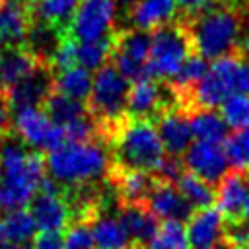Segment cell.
I'll list each match as a JSON object with an SVG mask.
<instances>
[{"instance_id":"8fae6325","label":"cell","mask_w":249,"mask_h":249,"mask_svg":"<svg viewBox=\"0 0 249 249\" xmlns=\"http://www.w3.org/2000/svg\"><path fill=\"white\" fill-rule=\"evenodd\" d=\"M54 70L49 62H39L31 74L19 80L16 86L4 89L12 111L25 107H41L45 99L54 91Z\"/></svg>"},{"instance_id":"f1b7e54d","label":"cell","mask_w":249,"mask_h":249,"mask_svg":"<svg viewBox=\"0 0 249 249\" xmlns=\"http://www.w3.org/2000/svg\"><path fill=\"white\" fill-rule=\"evenodd\" d=\"M41 109L60 126H68L70 123L78 121L80 117H84L88 113V107L82 103V101H76V99H70L62 93H56L53 91L45 103L41 105Z\"/></svg>"},{"instance_id":"d6a6232c","label":"cell","mask_w":249,"mask_h":249,"mask_svg":"<svg viewBox=\"0 0 249 249\" xmlns=\"http://www.w3.org/2000/svg\"><path fill=\"white\" fill-rule=\"evenodd\" d=\"M220 117L224 119L226 126H231L235 130L249 128V93L230 95L220 105Z\"/></svg>"},{"instance_id":"ac0fdd59","label":"cell","mask_w":249,"mask_h":249,"mask_svg":"<svg viewBox=\"0 0 249 249\" xmlns=\"http://www.w3.org/2000/svg\"><path fill=\"white\" fill-rule=\"evenodd\" d=\"M249 200V171H230L222 177L216 189L218 212L226 220L243 218L245 204Z\"/></svg>"},{"instance_id":"b9f144b4","label":"cell","mask_w":249,"mask_h":249,"mask_svg":"<svg viewBox=\"0 0 249 249\" xmlns=\"http://www.w3.org/2000/svg\"><path fill=\"white\" fill-rule=\"evenodd\" d=\"M212 249H216V247H212Z\"/></svg>"},{"instance_id":"ab89813d","label":"cell","mask_w":249,"mask_h":249,"mask_svg":"<svg viewBox=\"0 0 249 249\" xmlns=\"http://www.w3.org/2000/svg\"><path fill=\"white\" fill-rule=\"evenodd\" d=\"M243 220H245V222H249V200H247L245 210H243Z\"/></svg>"},{"instance_id":"4fadbf2b","label":"cell","mask_w":249,"mask_h":249,"mask_svg":"<svg viewBox=\"0 0 249 249\" xmlns=\"http://www.w3.org/2000/svg\"><path fill=\"white\" fill-rule=\"evenodd\" d=\"M29 214L39 231L62 233L72 224V210L64 191L58 193H37L29 204Z\"/></svg>"},{"instance_id":"30bf717a","label":"cell","mask_w":249,"mask_h":249,"mask_svg":"<svg viewBox=\"0 0 249 249\" xmlns=\"http://www.w3.org/2000/svg\"><path fill=\"white\" fill-rule=\"evenodd\" d=\"M117 16L115 0H80L64 35L76 43H97L113 35Z\"/></svg>"},{"instance_id":"ba28073f","label":"cell","mask_w":249,"mask_h":249,"mask_svg":"<svg viewBox=\"0 0 249 249\" xmlns=\"http://www.w3.org/2000/svg\"><path fill=\"white\" fill-rule=\"evenodd\" d=\"M12 134L27 148L47 154L68 142L64 126L56 124L41 107H25L14 111Z\"/></svg>"},{"instance_id":"3957f363","label":"cell","mask_w":249,"mask_h":249,"mask_svg":"<svg viewBox=\"0 0 249 249\" xmlns=\"http://www.w3.org/2000/svg\"><path fill=\"white\" fill-rule=\"evenodd\" d=\"M111 154L103 140L66 142L45 158L47 173L62 189L95 185L107 179L111 169Z\"/></svg>"},{"instance_id":"1f68e13d","label":"cell","mask_w":249,"mask_h":249,"mask_svg":"<svg viewBox=\"0 0 249 249\" xmlns=\"http://www.w3.org/2000/svg\"><path fill=\"white\" fill-rule=\"evenodd\" d=\"M224 152L233 171H249V128L231 132L224 142Z\"/></svg>"},{"instance_id":"4316f807","label":"cell","mask_w":249,"mask_h":249,"mask_svg":"<svg viewBox=\"0 0 249 249\" xmlns=\"http://www.w3.org/2000/svg\"><path fill=\"white\" fill-rule=\"evenodd\" d=\"M189 121H191L193 136L198 142L222 144V140L228 138V126L220 117V113H216L214 109H196L189 113Z\"/></svg>"},{"instance_id":"9a60e30c","label":"cell","mask_w":249,"mask_h":249,"mask_svg":"<svg viewBox=\"0 0 249 249\" xmlns=\"http://www.w3.org/2000/svg\"><path fill=\"white\" fill-rule=\"evenodd\" d=\"M144 204L156 218H160L163 222H167V220L183 222V220H189L191 214L195 212L175 183L160 181V179L154 181Z\"/></svg>"},{"instance_id":"8992f818","label":"cell","mask_w":249,"mask_h":249,"mask_svg":"<svg viewBox=\"0 0 249 249\" xmlns=\"http://www.w3.org/2000/svg\"><path fill=\"white\" fill-rule=\"evenodd\" d=\"M130 82L113 66L105 64L93 76L91 93L88 99V113L99 128V138L105 142L113 128L126 119V97Z\"/></svg>"},{"instance_id":"cb8c5ba5","label":"cell","mask_w":249,"mask_h":249,"mask_svg":"<svg viewBox=\"0 0 249 249\" xmlns=\"http://www.w3.org/2000/svg\"><path fill=\"white\" fill-rule=\"evenodd\" d=\"M89 226L95 249H136L117 216L99 214Z\"/></svg>"},{"instance_id":"484cf974","label":"cell","mask_w":249,"mask_h":249,"mask_svg":"<svg viewBox=\"0 0 249 249\" xmlns=\"http://www.w3.org/2000/svg\"><path fill=\"white\" fill-rule=\"evenodd\" d=\"M91 86H93L91 72L86 68H80V66H74V68L54 74V91L62 93L70 99L82 101V103L89 99Z\"/></svg>"},{"instance_id":"d590c367","label":"cell","mask_w":249,"mask_h":249,"mask_svg":"<svg viewBox=\"0 0 249 249\" xmlns=\"http://www.w3.org/2000/svg\"><path fill=\"white\" fill-rule=\"evenodd\" d=\"M29 249H62V235L60 233H49V231H39Z\"/></svg>"},{"instance_id":"603a6c76","label":"cell","mask_w":249,"mask_h":249,"mask_svg":"<svg viewBox=\"0 0 249 249\" xmlns=\"http://www.w3.org/2000/svg\"><path fill=\"white\" fill-rule=\"evenodd\" d=\"M41 60L25 47H12L0 51V89H8L35 70Z\"/></svg>"},{"instance_id":"83f0119b","label":"cell","mask_w":249,"mask_h":249,"mask_svg":"<svg viewBox=\"0 0 249 249\" xmlns=\"http://www.w3.org/2000/svg\"><path fill=\"white\" fill-rule=\"evenodd\" d=\"M185 200L191 204L193 210H202V208H212V202H216V191L214 185L202 181L200 177L185 171L179 181L175 183Z\"/></svg>"},{"instance_id":"44dd1931","label":"cell","mask_w":249,"mask_h":249,"mask_svg":"<svg viewBox=\"0 0 249 249\" xmlns=\"http://www.w3.org/2000/svg\"><path fill=\"white\" fill-rule=\"evenodd\" d=\"M177 8V0H138L130 10H126V14L134 29L150 33L173 21Z\"/></svg>"},{"instance_id":"7c38bea8","label":"cell","mask_w":249,"mask_h":249,"mask_svg":"<svg viewBox=\"0 0 249 249\" xmlns=\"http://www.w3.org/2000/svg\"><path fill=\"white\" fill-rule=\"evenodd\" d=\"M185 171L200 177L210 185H218L222 177L228 173V158L224 152V144L216 142H193L189 150L183 154Z\"/></svg>"},{"instance_id":"8d00e7d4","label":"cell","mask_w":249,"mask_h":249,"mask_svg":"<svg viewBox=\"0 0 249 249\" xmlns=\"http://www.w3.org/2000/svg\"><path fill=\"white\" fill-rule=\"evenodd\" d=\"M220 0H177V6L183 12V18H187V16H195V14L214 6Z\"/></svg>"},{"instance_id":"f35d334b","label":"cell","mask_w":249,"mask_h":249,"mask_svg":"<svg viewBox=\"0 0 249 249\" xmlns=\"http://www.w3.org/2000/svg\"><path fill=\"white\" fill-rule=\"evenodd\" d=\"M241 47L249 53V27H247V31H245V35H243V43H241Z\"/></svg>"},{"instance_id":"f546056e","label":"cell","mask_w":249,"mask_h":249,"mask_svg":"<svg viewBox=\"0 0 249 249\" xmlns=\"http://www.w3.org/2000/svg\"><path fill=\"white\" fill-rule=\"evenodd\" d=\"M146 249H191L183 222H161Z\"/></svg>"},{"instance_id":"836d02e7","label":"cell","mask_w":249,"mask_h":249,"mask_svg":"<svg viewBox=\"0 0 249 249\" xmlns=\"http://www.w3.org/2000/svg\"><path fill=\"white\" fill-rule=\"evenodd\" d=\"M208 62L206 58H202L200 54H191L187 58V62L183 64V68L179 70V74L169 82L177 91H185V89H191L193 86H196L208 72Z\"/></svg>"},{"instance_id":"5b68a950","label":"cell","mask_w":249,"mask_h":249,"mask_svg":"<svg viewBox=\"0 0 249 249\" xmlns=\"http://www.w3.org/2000/svg\"><path fill=\"white\" fill-rule=\"evenodd\" d=\"M105 144L109 148L113 165L140 169L152 175L167 156L154 123L146 119L126 117L113 128Z\"/></svg>"},{"instance_id":"52a82bcc","label":"cell","mask_w":249,"mask_h":249,"mask_svg":"<svg viewBox=\"0 0 249 249\" xmlns=\"http://www.w3.org/2000/svg\"><path fill=\"white\" fill-rule=\"evenodd\" d=\"M191 54H195V47L189 29L181 19H173L152 31L146 76L169 84Z\"/></svg>"},{"instance_id":"9c48e42d","label":"cell","mask_w":249,"mask_h":249,"mask_svg":"<svg viewBox=\"0 0 249 249\" xmlns=\"http://www.w3.org/2000/svg\"><path fill=\"white\" fill-rule=\"evenodd\" d=\"M111 64L128 80L146 78V64L150 56L152 33L140 29H119L111 35Z\"/></svg>"},{"instance_id":"d4e9b609","label":"cell","mask_w":249,"mask_h":249,"mask_svg":"<svg viewBox=\"0 0 249 249\" xmlns=\"http://www.w3.org/2000/svg\"><path fill=\"white\" fill-rule=\"evenodd\" d=\"M78 4L80 0H41L31 8V18L66 33Z\"/></svg>"},{"instance_id":"e575fe53","label":"cell","mask_w":249,"mask_h":249,"mask_svg":"<svg viewBox=\"0 0 249 249\" xmlns=\"http://www.w3.org/2000/svg\"><path fill=\"white\" fill-rule=\"evenodd\" d=\"M12 134V109L4 89H0V144Z\"/></svg>"},{"instance_id":"ffe728a7","label":"cell","mask_w":249,"mask_h":249,"mask_svg":"<svg viewBox=\"0 0 249 249\" xmlns=\"http://www.w3.org/2000/svg\"><path fill=\"white\" fill-rule=\"evenodd\" d=\"M119 222L123 224L126 235L136 249H146L158 230V218L148 210L144 202L138 204H119Z\"/></svg>"},{"instance_id":"74e56055","label":"cell","mask_w":249,"mask_h":249,"mask_svg":"<svg viewBox=\"0 0 249 249\" xmlns=\"http://www.w3.org/2000/svg\"><path fill=\"white\" fill-rule=\"evenodd\" d=\"M136 2H138V0H115V4H121V6H124L126 10H130Z\"/></svg>"},{"instance_id":"d6986e66","label":"cell","mask_w":249,"mask_h":249,"mask_svg":"<svg viewBox=\"0 0 249 249\" xmlns=\"http://www.w3.org/2000/svg\"><path fill=\"white\" fill-rule=\"evenodd\" d=\"M226 218L218 212V208H202L195 210L187 220V239L191 249H212L224 237Z\"/></svg>"},{"instance_id":"277c9868","label":"cell","mask_w":249,"mask_h":249,"mask_svg":"<svg viewBox=\"0 0 249 249\" xmlns=\"http://www.w3.org/2000/svg\"><path fill=\"white\" fill-rule=\"evenodd\" d=\"M235 93H249V60L241 53L212 60L206 76L196 86L177 91L179 103L187 113L216 109Z\"/></svg>"},{"instance_id":"2e32d148","label":"cell","mask_w":249,"mask_h":249,"mask_svg":"<svg viewBox=\"0 0 249 249\" xmlns=\"http://www.w3.org/2000/svg\"><path fill=\"white\" fill-rule=\"evenodd\" d=\"M31 27V6L25 0H0V51L23 47Z\"/></svg>"},{"instance_id":"5bb4252c","label":"cell","mask_w":249,"mask_h":249,"mask_svg":"<svg viewBox=\"0 0 249 249\" xmlns=\"http://www.w3.org/2000/svg\"><path fill=\"white\" fill-rule=\"evenodd\" d=\"M152 123L158 130V136L161 140L165 154L173 156V158H183V154L189 150L191 138H193L189 113L181 105H175V107L165 109Z\"/></svg>"},{"instance_id":"6da1fadb","label":"cell","mask_w":249,"mask_h":249,"mask_svg":"<svg viewBox=\"0 0 249 249\" xmlns=\"http://www.w3.org/2000/svg\"><path fill=\"white\" fill-rule=\"evenodd\" d=\"M45 169L43 154L10 134L0 144V214L25 210L47 177Z\"/></svg>"},{"instance_id":"60d3db41","label":"cell","mask_w":249,"mask_h":249,"mask_svg":"<svg viewBox=\"0 0 249 249\" xmlns=\"http://www.w3.org/2000/svg\"><path fill=\"white\" fill-rule=\"evenodd\" d=\"M25 2H27V4H29V6H31V8H33V6H35V4H39V2H41V0H25Z\"/></svg>"},{"instance_id":"7402d4cb","label":"cell","mask_w":249,"mask_h":249,"mask_svg":"<svg viewBox=\"0 0 249 249\" xmlns=\"http://www.w3.org/2000/svg\"><path fill=\"white\" fill-rule=\"evenodd\" d=\"M35 230L29 210L4 212L0 214V247H31Z\"/></svg>"},{"instance_id":"e0dca14e","label":"cell","mask_w":249,"mask_h":249,"mask_svg":"<svg viewBox=\"0 0 249 249\" xmlns=\"http://www.w3.org/2000/svg\"><path fill=\"white\" fill-rule=\"evenodd\" d=\"M156 177L148 171L140 169H128V167H119L111 163L107 183L115 189L119 204H138L144 202Z\"/></svg>"},{"instance_id":"4dcf8cb0","label":"cell","mask_w":249,"mask_h":249,"mask_svg":"<svg viewBox=\"0 0 249 249\" xmlns=\"http://www.w3.org/2000/svg\"><path fill=\"white\" fill-rule=\"evenodd\" d=\"M109 39H103L97 43H76V66L86 68L89 72L103 68L111 56Z\"/></svg>"},{"instance_id":"7a4b0ae2","label":"cell","mask_w":249,"mask_h":249,"mask_svg":"<svg viewBox=\"0 0 249 249\" xmlns=\"http://www.w3.org/2000/svg\"><path fill=\"white\" fill-rule=\"evenodd\" d=\"M193 39L195 53L206 60H218L222 56L241 53L245 16L237 2L220 0L218 4L181 18Z\"/></svg>"}]
</instances>
